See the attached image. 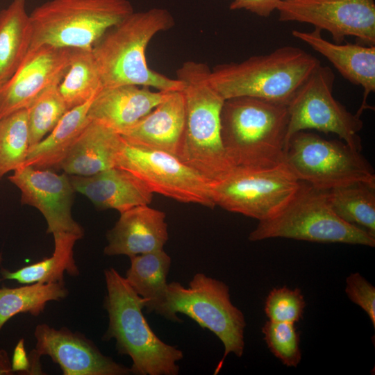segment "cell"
I'll return each mask as SVG.
<instances>
[{
	"label": "cell",
	"instance_id": "5bb4252c",
	"mask_svg": "<svg viewBox=\"0 0 375 375\" xmlns=\"http://www.w3.org/2000/svg\"><path fill=\"white\" fill-rule=\"evenodd\" d=\"M35 349L28 358V374H42L40 357L47 356L57 363L64 375H127L131 368L103 355L84 335L66 327L56 329L47 324L34 331Z\"/></svg>",
	"mask_w": 375,
	"mask_h": 375
},
{
	"label": "cell",
	"instance_id": "d6a6232c",
	"mask_svg": "<svg viewBox=\"0 0 375 375\" xmlns=\"http://www.w3.org/2000/svg\"><path fill=\"white\" fill-rule=\"evenodd\" d=\"M305 307V299L299 288L283 286L269 292L264 310L270 321L295 324L302 318Z\"/></svg>",
	"mask_w": 375,
	"mask_h": 375
},
{
	"label": "cell",
	"instance_id": "8fae6325",
	"mask_svg": "<svg viewBox=\"0 0 375 375\" xmlns=\"http://www.w3.org/2000/svg\"><path fill=\"white\" fill-rule=\"evenodd\" d=\"M335 75L328 66L319 65L288 105L286 146L297 132L315 129L335 133L351 148L361 151L358 133L363 122L337 101L333 94Z\"/></svg>",
	"mask_w": 375,
	"mask_h": 375
},
{
	"label": "cell",
	"instance_id": "2e32d148",
	"mask_svg": "<svg viewBox=\"0 0 375 375\" xmlns=\"http://www.w3.org/2000/svg\"><path fill=\"white\" fill-rule=\"evenodd\" d=\"M72 49L41 45L28 50L14 74L0 86V119L28 108L43 92L62 80Z\"/></svg>",
	"mask_w": 375,
	"mask_h": 375
},
{
	"label": "cell",
	"instance_id": "83f0119b",
	"mask_svg": "<svg viewBox=\"0 0 375 375\" xmlns=\"http://www.w3.org/2000/svg\"><path fill=\"white\" fill-rule=\"evenodd\" d=\"M58 89L68 110L85 103L103 89L92 50L72 49L69 65Z\"/></svg>",
	"mask_w": 375,
	"mask_h": 375
},
{
	"label": "cell",
	"instance_id": "4dcf8cb0",
	"mask_svg": "<svg viewBox=\"0 0 375 375\" xmlns=\"http://www.w3.org/2000/svg\"><path fill=\"white\" fill-rule=\"evenodd\" d=\"M58 84L43 92L27 108L29 148L45 138L68 110L58 92Z\"/></svg>",
	"mask_w": 375,
	"mask_h": 375
},
{
	"label": "cell",
	"instance_id": "d590c367",
	"mask_svg": "<svg viewBox=\"0 0 375 375\" xmlns=\"http://www.w3.org/2000/svg\"><path fill=\"white\" fill-rule=\"evenodd\" d=\"M10 362L12 372H24L28 374L30 361L26 352L24 339H21L17 344Z\"/></svg>",
	"mask_w": 375,
	"mask_h": 375
},
{
	"label": "cell",
	"instance_id": "7a4b0ae2",
	"mask_svg": "<svg viewBox=\"0 0 375 375\" xmlns=\"http://www.w3.org/2000/svg\"><path fill=\"white\" fill-rule=\"evenodd\" d=\"M210 72L206 63L193 60L183 62L176 71V78L183 85L186 108L185 131L177 156L212 185L226 177L235 166L221 137L224 99L211 84Z\"/></svg>",
	"mask_w": 375,
	"mask_h": 375
},
{
	"label": "cell",
	"instance_id": "ffe728a7",
	"mask_svg": "<svg viewBox=\"0 0 375 375\" xmlns=\"http://www.w3.org/2000/svg\"><path fill=\"white\" fill-rule=\"evenodd\" d=\"M69 176L75 192L88 197L99 210L114 209L122 213L149 205L153 196L142 181L116 167L91 176Z\"/></svg>",
	"mask_w": 375,
	"mask_h": 375
},
{
	"label": "cell",
	"instance_id": "8992f818",
	"mask_svg": "<svg viewBox=\"0 0 375 375\" xmlns=\"http://www.w3.org/2000/svg\"><path fill=\"white\" fill-rule=\"evenodd\" d=\"M134 12L128 0H49L30 14V48L92 50L111 27Z\"/></svg>",
	"mask_w": 375,
	"mask_h": 375
},
{
	"label": "cell",
	"instance_id": "1f68e13d",
	"mask_svg": "<svg viewBox=\"0 0 375 375\" xmlns=\"http://www.w3.org/2000/svg\"><path fill=\"white\" fill-rule=\"evenodd\" d=\"M272 353L287 367H296L301 360L300 336L294 323L268 320L262 327Z\"/></svg>",
	"mask_w": 375,
	"mask_h": 375
},
{
	"label": "cell",
	"instance_id": "3957f363",
	"mask_svg": "<svg viewBox=\"0 0 375 375\" xmlns=\"http://www.w3.org/2000/svg\"><path fill=\"white\" fill-rule=\"evenodd\" d=\"M104 276L108 326L103 340H115L118 353L131 358L133 374L177 375L183 353L152 331L142 312L147 301L114 268L106 269Z\"/></svg>",
	"mask_w": 375,
	"mask_h": 375
},
{
	"label": "cell",
	"instance_id": "30bf717a",
	"mask_svg": "<svg viewBox=\"0 0 375 375\" xmlns=\"http://www.w3.org/2000/svg\"><path fill=\"white\" fill-rule=\"evenodd\" d=\"M285 162L301 181L322 190L360 181L375 183L374 169L360 151L306 131L290 138Z\"/></svg>",
	"mask_w": 375,
	"mask_h": 375
},
{
	"label": "cell",
	"instance_id": "74e56055",
	"mask_svg": "<svg viewBox=\"0 0 375 375\" xmlns=\"http://www.w3.org/2000/svg\"><path fill=\"white\" fill-rule=\"evenodd\" d=\"M290 1H293V0H290Z\"/></svg>",
	"mask_w": 375,
	"mask_h": 375
},
{
	"label": "cell",
	"instance_id": "d6986e66",
	"mask_svg": "<svg viewBox=\"0 0 375 375\" xmlns=\"http://www.w3.org/2000/svg\"><path fill=\"white\" fill-rule=\"evenodd\" d=\"M168 92L135 85L103 88L88 115L90 120L122 134L162 101Z\"/></svg>",
	"mask_w": 375,
	"mask_h": 375
},
{
	"label": "cell",
	"instance_id": "4fadbf2b",
	"mask_svg": "<svg viewBox=\"0 0 375 375\" xmlns=\"http://www.w3.org/2000/svg\"><path fill=\"white\" fill-rule=\"evenodd\" d=\"M279 20L299 22L328 31L335 43L347 36L375 44L374 0H281Z\"/></svg>",
	"mask_w": 375,
	"mask_h": 375
},
{
	"label": "cell",
	"instance_id": "52a82bcc",
	"mask_svg": "<svg viewBox=\"0 0 375 375\" xmlns=\"http://www.w3.org/2000/svg\"><path fill=\"white\" fill-rule=\"evenodd\" d=\"M276 238L375 246V235L335 213L326 191L303 181L292 199L274 216L259 221L249 235L253 242Z\"/></svg>",
	"mask_w": 375,
	"mask_h": 375
},
{
	"label": "cell",
	"instance_id": "7c38bea8",
	"mask_svg": "<svg viewBox=\"0 0 375 375\" xmlns=\"http://www.w3.org/2000/svg\"><path fill=\"white\" fill-rule=\"evenodd\" d=\"M115 167L139 179L153 193L182 203L215 207L211 183L173 153L136 146L122 138Z\"/></svg>",
	"mask_w": 375,
	"mask_h": 375
},
{
	"label": "cell",
	"instance_id": "484cf974",
	"mask_svg": "<svg viewBox=\"0 0 375 375\" xmlns=\"http://www.w3.org/2000/svg\"><path fill=\"white\" fill-rule=\"evenodd\" d=\"M54 251L51 257L10 272L1 269L3 279L15 280L20 283L64 282V274L75 276L79 270L74 258V247L81 238L72 233L53 234Z\"/></svg>",
	"mask_w": 375,
	"mask_h": 375
},
{
	"label": "cell",
	"instance_id": "e0dca14e",
	"mask_svg": "<svg viewBox=\"0 0 375 375\" xmlns=\"http://www.w3.org/2000/svg\"><path fill=\"white\" fill-rule=\"evenodd\" d=\"M165 217V212L149 205L120 213L115 226L107 232L104 254L130 258L163 249L168 240Z\"/></svg>",
	"mask_w": 375,
	"mask_h": 375
},
{
	"label": "cell",
	"instance_id": "e575fe53",
	"mask_svg": "<svg viewBox=\"0 0 375 375\" xmlns=\"http://www.w3.org/2000/svg\"><path fill=\"white\" fill-rule=\"evenodd\" d=\"M281 0H233L229 8L232 10H246L260 17H268Z\"/></svg>",
	"mask_w": 375,
	"mask_h": 375
},
{
	"label": "cell",
	"instance_id": "836d02e7",
	"mask_svg": "<svg viewBox=\"0 0 375 375\" xmlns=\"http://www.w3.org/2000/svg\"><path fill=\"white\" fill-rule=\"evenodd\" d=\"M345 292L349 299L368 315L375 327V288L358 272L346 279Z\"/></svg>",
	"mask_w": 375,
	"mask_h": 375
},
{
	"label": "cell",
	"instance_id": "7402d4cb",
	"mask_svg": "<svg viewBox=\"0 0 375 375\" xmlns=\"http://www.w3.org/2000/svg\"><path fill=\"white\" fill-rule=\"evenodd\" d=\"M122 142L119 133L90 120L62 162L60 169L68 175L91 176L115 167Z\"/></svg>",
	"mask_w": 375,
	"mask_h": 375
},
{
	"label": "cell",
	"instance_id": "4316f807",
	"mask_svg": "<svg viewBox=\"0 0 375 375\" xmlns=\"http://www.w3.org/2000/svg\"><path fill=\"white\" fill-rule=\"evenodd\" d=\"M326 194L340 219L375 235V183L356 182L332 188Z\"/></svg>",
	"mask_w": 375,
	"mask_h": 375
},
{
	"label": "cell",
	"instance_id": "9c48e42d",
	"mask_svg": "<svg viewBox=\"0 0 375 375\" xmlns=\"http://www.w3.org/2000/svg\"><path fill=\"white\" fill-rule=\"evenodd\" d=\"M285 161L268 167H235L210 185L215 206L259 221L279 212L301 185Z\"/></svg>",
	"mask_w": 375,
	"mask_h": 375
},
{
	"label": "cell",
	"instance_id": "603a6c76",
	"mask_svg": "<svg viewBox=\"0 0 375 375\" xmlns=\"http://www.w3.org/2000/svg\"><path fill=\"white\" fill-rule=\"evenodd\" d=\"M96 96L85 103L68 110L45 138L29 148L22 167L53 171L60 169L62 162L90 122L88 111Z\"/></svg>",
	"mask_w": 375,
	"mask_h": 375
},
{
	"label": "cell",
	"instance_id": "9a60e30c",
	"mask_svg": "<svg viewBox=\"0 0 375 375\" xmlns=\"http://www.w3.org/2000/svg\"><path fill=\"white\" fill-rule=\"evenodd\" d=\"M8 179L20 190L22 203L37 208L43 215L47 233H67L83 237V229L72 215L75 190L67 174L23 166Z\"/></svg>",
	"mask_w": 375,
	"mask_h": 375
},
{
	"label": "cell",
	"instance_id": "d4e9b609",
	"mask_svg": "<svg viewBox=\"0 0 375 375\" xmlns=\"http://www.w3.org/2000/svg\"><path fill=\"white\" fill-rule=\"evenodd\" d=\"M31 37L26 0H12L0 12V86L20 66L29 50Z\"/></svg>",
	"mask_w": 375,
	"mask_h": 375
},
{
	"label": "cell",
	"instance_id": "cb8c5ba5",
	"mask_svg": "<svg viewBox=\"0 0 375 375\" xmlns=\"http://www.w3.org/2000/svg\"><path fill=\"white\" fill-rule=\"evenodd\" d=\"M130 260L124 278L133 290L147 301V312L164 317L170 256L162 249L131 256Z\"/></svg>",
	"mask_w": 375,
	"mask_h": 375
},
{
	"label": "cell",
	"instance_id": "6da1fadb",
	"mask_svg": "<svg viewBox=\"0 0 375 375\" xmlns=\"http://www.w3.org/2000/svg\"><path fill=\"white\" fill-rule=\"evenodd\" d=\"M174 24L169 10L153 8L134 11L110 28L92 48L103 88L135 85L162 92L182 90L181 81L151 69L146 59L152 38Z\"/></svg>",
	"mask_w": 375,
	"mask_h": 375
},
{
	"label": "cell",
	"instance_id": "5b68a950",
	"mask_svg": "<svg viewBox=\"0 0 375 375\" xmlns=\"http://www.w3.org/2000/svg\"><path fill=\"white\" fill-rule=\"evenodd\" d=\"M288 106L238 97L225 99L220 124L226 153L235 167H268L285 161Z\"/></svg>",
	"mask_w": 375,
	"mask_h": 375
},
{
	"label": "cell",
	"instance_id": "277c9868",
	"mask_svg": "<svg viewBox=\"0 0 375 375\" xmlns=\"http://www.w3.org/2000/svg\"><path fill=\"white\" fill-rule=\"evenodd\" d=\"M320 65L304 50L285 46L242 62L217 65L210 69L209 79L224 100L250 97L288 106Z\"/></svg>",
	"mask_w": 375,
	"mask_h": 375
},
{
	"label": "cell",
	"instance_id": "8d00e7d4",
	"mask_svg": "<svg viewBox=\"0 0 375 375\" xmlns=\"http://www.w3.org/2000/svg\"><path fill=\"white\" fill-rule=\"evenodd\" d=\"M11 362L5 350L0 349V375L12 374Z\"/></svg>",
	"mask_w": 375,
	"mask_h": 375
},
{
	"label": "cell",
	"instance_id": "ac0fdd59",
	"mask_svg": "<svg viewBox=\"0 0 375 375\" xmlns=\"http://www.w3.org/2000/svg\"><path fill=\"white\" fill-rule=\"evenodd\" d=\"M185 126L186 108L183 90L172 91L151 111L120 135L132 144L177 156Z\"/></svg>",
	"mask_w": 375,
	"mask_h": 375
},
{
	"label": "cell",
	"instance_id": "f1b7e54d",
	"mask_svg": "<svg viewBox=\"0 0 375 375\" xmlns=\"http://www.w3.org/2000/svg\"><path fill=\"white\" fill-rule=\"evenodd\" d=\"M68 295L65 282L35 283L19 288H0V331L6 322L19 313L38 317L51 301Z\"/></svg>",
	"mask_w": 375,
	"mask_h": 375
},
{
	"label": "cell",
	"instance_id": "44dd1931",
	"mask_svg": "<svg viewBox=\"0 0 375 375\" xmlns=\"http://www.w3.org/2000/svg\"><path fill=\"white\" fill-rule=\"evenodd\" d=\"M321 31L316 28L310 32L294 30L292 35L324 56L349 81L363 88V99L356 112L360 117L368 108L369 94L375 91V46L331 42Z\"/></svg>",
	"mask_w": 375,
	"mask_h": 375
},
{
	"label": "cell",
	"instance_id": "f546056e",
	"mask_svg": "<svg viewBox=\"0 0 375 375\" xmlns=\"http://www.w3.org/2000/svg\"><path fill=\"white\" fill-rule=\"evenodd\" d=\"M29 149L27 108L0 119V180L24 163Z\"/></svg>",
	"mask_w": 375,
	"mask_h": 375
},
{
	"label": "cell",
	"instance_id": "ba28073f",
	"mask_svg": "<svg viewBox=\"0 0 375 375\" xmlns=\"http://www.w3.org/2000/svg\"><path fill=\"white\" fill-rule=\"evenodd\" d=\"M177 313L188 315L201 327L212 332L224 344V356L215 374L229 353L242 356L244 315L232 303L229 287L223 281L197 273L188 288L178 282L168 283L164 317L174 322H183Z\"/></svg>",
	"mask_w": 375,
	"mask_h": 375
}]
</instances>
